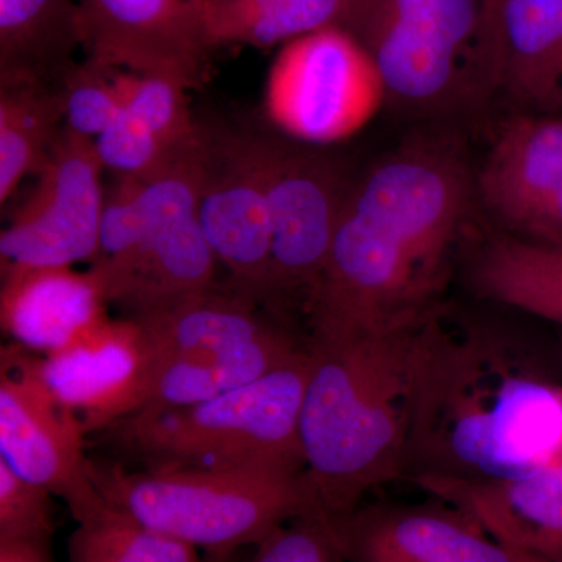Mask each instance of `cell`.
<instances>
[{
  "label": "cell",
  "mask_w": 562,
  "mask_h": 562,
  "mask_svg": "<svg viewBox=\"0 0 562 562\" xmlns=\"http://www.w3.org/2000/svg\"><path fill=\"white\" fill-rule=\"evenodd\" d=\"M562 461V387L512 331L436 302L414 351L406 479H512Z\"/></svg>",
  "instance_id": "1"
},
{
  "label": "cell",
  "mask_w": 562,
  "mask_h": 562,
  "mask_svg": "<svg viewBox=\"0 0 562 562\" xmlns=\"http://www.w3.org/2000/svg\"><path fill=\"white\" fill-rule=\"evenodd\" d=\"M475 194L465 151L446 135L409 139L351 183L308 327L394 319L436 303Z\"/></svg>",
  "instance_id": "2"
},
{
  "label": "cell",
  "mask_w": 562,
  "mask_h": 562,
  "mask_svg": "<svg viewBox=\"0 0 562 562\" xmlns=\"http://www.w3.org/2000/svg\"><path fill=\"white\" fill-rule=\"evenodd\" d=\"M425 312L310 330L303 479L322 516H346L366 494L403 476Z\"/></svg>",
  "instance_id": "3"
},
{
  "label": "cell",
  "mask_w": 562,
  "mask_h": 562,
  "mask_svg": "<svg viewBox=\"0 0 562 562\" xmlns=\"http://www.w3.org/2000/svg\"><path fill=\"white\" fill-rule=\"evenodd\" d=\"M335 25L409 116H468L503 91L502 0H341Z\"/></svg>",
  "instance_id": "4"
},
{
  "label": "cell",
  "mask_w": 562,
  "mask_h": 562,
  "mask_svg": "<svg viewBox=\"0 0 562 562\" xmlns=\"http://www.w3.org/2000/svg\"><path fill=\"white\" fill-rule=\"evenodd\" d=\"M106 503L151 530L227 562L255 549L281 525L321 514L303 471L286 465L132 469L92 460ZM322 516V514H321Z\"/></svg>",
  "instance_id": "5"
},
{
  "label": "cell",
  "mask_w": 562,
  "mask_h": 562,
  "mask_svg": "<svg viewBox=\"0 0 562 562\" xmlns=\"http://www.w3.org/2000/svg\"><path fill=\"white\" fill-rule=\"evenodd\" d=\"M308 353L257 382L194 405L144 408L99 432L139 469L286 465L305 471L301 414Z\"/></svg>",
  "instance_id": "6"
},
{
  "label": "cell",
  "mask_w": 562,
  "mask_h": 562,
  "mask_svg": "<svg viewBox=\"0 0 562 562\" xmlns=\"http://www.w3.org/2000/svg\"><path fill=\"white\" fill-rule=\"evenodd\" d=\"M146 228L121 257L92 262L109 305L143 319L220 284L216 260L199 221V180L176 168L144 183Z\"/></svg>",
  "instance_id": "7"
},
{
  "label": "cell",
  "mask_w": 562,
  "mask_h": 562,
  "mask_svg": "<svg viewBox=\"0 0 562 562\" xmlns=\"http://www.w3.org/2000/svg\"><path fill=\"white\" fill-rule=\"evenodd\" d=\"M351 183L327 151L272 136L271 260L262 305L284 324L292 310L308 313Z\"/></svg>",
  "instance_id": "8"
},
{
  "label": "cell",
  "mask_w": 562,
  "mask_h": 562,
  "mask_svg": "<svg viewBox=\"0 0 562 562\" xmlns=\"http://www.w3.org/2000/svg\"><path fill=\"white\" fill-rule=\"evenodd\" d=\"M272 136L201 124L198 214L225 286L262 305L271 260ZM265 306V305H262Z\"/></svg>",
  "instance_id": "9"
},
{
  "label": "cell",
  "mask_w": 562,
  "mask_h": 562,
  "mask_svg": "<svg viewBox=\"0 0 562 562\" xmlns=\"http://www.w3.org/2000/svg\"><path fill=\"white\" fill-rule=\"evenodd\" d=\"M382 98L379 77L360 44L338 25L306 33L281 47L269 70V120L306 144L350 135Z\"/></svg>",
  "instance_id": "10"
},
{
  "label": "cell",
  "mask_w": 562,
  "mask_h": 562,
  "mask_svg": "<svg viewBox=\"0 0 562 562\" xmlns=\"http://www.w3.org/2000/svg\"><path fill=\"white\" fill-rule=\"evenodd\" d=\"M102 172L94 140L63 127L35 173V188L0 233V268L94 261L105 202Z\"/></svg>",
  "instance_id": "11"
},
{
  "label": "cell",
  "mask_w": 562,
  "mask_h": 562,
  "mask_svg": "<svg viewBox=\"0 0 562 562\" xmlns=\"http://www.w3.org/2000/svg\"><path fill=\"white\" fill-rule=\"evenodd\" d=\"M87 436L76 413L55 401L18 344L0 357V458L69 506L76 522L109 503L92 482Z\"/></svg>",
  "instance_id": "12"
},
{
  "label": "cell",
  "mask_w": 562,
  "mask_h": 562,
  "mask_svg": "<svg viewBox=\"0 0 562 562\" xmlns=\"http://www.w3.org/2000/svg\"><path fill=\"white\" fill-rule=\"evenodd\" d=\"M25 358L55 401L79 416L88 435L138 412L157 364L146 331L131 317H109L65 349L49 355L25 350Z\"/></svg>",
  "instance_id": "13"
},
{
  "label": "cell",
  "mask_w": 562,
  "mask_h": 562,
  "mask_svg": "<svg viewBox=\"0 0 562 562\" xmlns=\"http://www.w3.org/2000/svg\"><path fill=\"white\" fill-rule=\"evenodd\" d=\"M475 194L502 232L562 247V114L506 122L475 176Z\"/></svg>",
  "instance_id": "14"
},
{
  "label": "cell",
  "mask_w": 562,
  "mask_h": 562,
  "mask_svg": "<svg viewBox=\"0 0 562 562\" xmlns=\"http://www.w3.org/2000/svg\"><path fill=\"white\" fill-rule=\"evenodd\" d=\"M87 60L168 77L190 90L201 83L211 52L188 0H77Z\"/></svg>",
  "instance_id": "15"
},
{
  "label": "cell",
  "mask_w": 562,
  "mask_h": 562,
  "mask_svg": "<svg viewBox=\"0 0 562 562\" xmlns=\"http://www.w3.org/2000/svg\"><path fill=\"white\" fill-rule=\"evenodd\" d=\"M346 562H543L495 541L452 505H375L327 517Z\"/></svg>",
  "instance_id": "16"
},
{
  "label": "cell",
  "mask_w": 562,
  "mask_h": 562,
  "mask_svg": "<svg viewBox=\"0 0 562 562\" xmlns=\"http://www.w3.org/2000/svg\"><path fill=\"white\" fill-rule=\"evenodd\" d=\"M413 483L468 514L503 546L562 562V461L512 479L417 476Z\"/></svg>",
  "instance_id": "17"
},
{
  "label": "cell",
  "mask_w": 562,
  "mask_h": 562,
  "mask_svg": "<svg viewBox=\"0 0 562 562\" xmlns=\"http://www.w3.org/2000/svg\"><path fill=\"white\" fill-rule=\"evenodd\" d=\"M109 306L90 272L70 266L2 268V330L32 353L65 349L109 319Z\"/></svg>",
  "instance_id": "18"
},
{
  "label": "cell",
  "mask_w": 562,
  "mask_h": 562,
  "mask_svg": "<svg viewBox=\"0 0 562 562\" xmlns=\"http://www.w3.org/2000/svg\"><path fill=\"white\" fill-rule=\"evenodd\" d=\"M303 351L305 342L290 328H281L243 346L166 358L155 364L139 409L176 408L221 397L290 364Z\"/></svg>",
  "instance_id": "19"
},
{
  "label": "cell",
  "mask_w": 562,
  "mask_h": 562,
  "mask_svg": "<svg viewBox=\"0 0 562 562\" xmlns=\"http://www.w3.org/2000/svg\"><path fill=\"white\" fill-rule=\"evenodd\" d=\"M135 321L149 338L155 362L243 346L290 328L260 303L224 283Z\"/></svg>",
  "instance_id": "20"
},
{
  "label": "cell",
  "mask_w": 562,
  "mask_h": 562,
  "mask_svg": "<svg viewBox=\"0 0 562 562\" xmlns=\"http://www.w3.org/2000/svg\"><path fill=\"white\" fill-rule=\"evenodd\" d=\"M503 91L525 113L562 114V0H502Z\"/></svg>",
  "instance_id": "21"
},
{
  "label": "cell",
  "mask_w": 562,
  "mask_h": 562,
  "mask_svg": "<svg viewBox=\"0 0 562 562\" xmlns=\"http://www.w3.org/2000/svg\"><path fill=\"white\" fill-rule=\"evenodd\" d=\"M79 49L77 0H0V83L61 85Z\"/></svg>",
  "instance_id": "22"
},
{
  "label": "cell",
  "mask_w": 562,
  "mask_h": 562,
  "mask_svg": "<svg viewBox=\"0 0 562 562\" xmlns=\"http://www.w3.org/2000/svg\"><path fill=\"white\" fill-rule=\"evenodd\" d=\"M469 277L487 301L562 327V247L497 232L480 244Z\"/></svg>",
  "instance_id": "23"
},
{
  "label": "cell",
  "mask_w": 562,
  "mask_h": 562,
  "mask_svg": "<svg viewBox=\"0 0 562 562\" xmlns=\"http://www.w3.org/2000/svg\"><path fill=\"white\" fill-rule=\"evenodd\" d=\"M206 49L288 44L335 25L341 0H191Z\"/></svg>",
  "instance_id": "24"
},
{
  "label": "cell",
  "mask_w": 562,
  "mask_h": 562,
  "mask_svg": "<svg viewBox=\"0 0 562 562\" xmlns=\"http://www.w3.org/2000/svg\"><path fill=\"white\" fill-rule=\"evenodd\" d=\"M65 127L61 85L0 83V203L35 176Z\"/></svg>",
  "instance_id": "25"
},
{
  "label": "cell",
  "mask_w": 562,
  "mask_h": 562,
  "mask_svg": "<svg viewBox=\"0 0 562 562\" xmlns=\"http://www.w3.org/2000/svg\"><path fill=\"white\" fill-rule=\"evenodd\" d=\"M68 562H206L188 543L151 530L109 505L77 522L68 539Z\"/></svg>",
  "instance_id": "26"
},
{
  "label": "cell",
  "mask_w": 562,
  "mask_h": 562,
  "mask_svg": "<svg viewBox=\"0 0 562 562\" xmlns=\"http://www.w3.org/2000/svg\"><path fill=\"white\" fill-rule=\"evenodd\" d=\"M122 109L143 122L154 135L172 149L187 146L199 132L192 117L187 90L168 77L114 69Z\"/></svg>",
  "instance_id": "27"
},
{
  "label": "cell",
  "mask_w": 562,
  "mask_h": 562,
  "mask_svg": "<svg viewBox=\"0 0 562 562\" xmlns=\"http://www.w3.org/2000/svg\"><path fill=\"white\" fill-rule=\"evenodd\" d=\"M94 146L103 169H109L114 177H127L143 183L169 168L187 147L172 149L166 146L143 122L124 109L94 139Z\"/></svg>",
  "instance_id": "28"
},
{
  "label": "cell",
  "mask_w": 562,
  "mask_h": 562,
  "mask_svg": "<svg viewBox=\"0 0 562 562\" xmlns=\"http://www.w3.org/2000/svg\"><path fill=\"white\" fill-rule=\"evenodd\" d=\"M65 128L94 140L122 110L114 68L85 58L61 81Z\"/></svg>",
  "instance_id": "29"
},
{
  "label": "cell",
  "mask_w": 562,
  "mask_h": 562,
  "mask_svg": "<svg viewBox=\"0 0 562 562\" xmlns=\"http://www.w3.org/2000/svg\"><path fill=\"white\" fill-rule=\"evenodd\" d=\"M54 497L0 458V542H52L57 530Z\"/></svg>",
  "instance_id": "30"
},
{
  "label": "cell",
  "mask_w": 562,
  "mask_h": 562,
  "mask_svg": "<svg viewBox=\"0 0 562 562\" xmlns=\"http://www.w3.org/2000/svg\"><path fill=\"white\" fill-rule=\"evenodd\" d=\"M250 562H346L327 517L306 514L281 525L260 546Z\"/></svg>",
  "instance_id": "31"
},
{
  "label": "cell",
  "mask_w": 562,
  "mask_h": 562,
  "mask_svg": "<svg viewBox=\"0 0 562 562\" xmlns=\"http://www.w3.org/2000/svg\"><path fill=\"white\" fill-rule=\"evenodd\" d=\"M0 562H54L50 542H0Z\"/></svg>",
  "instance_id": "32"
},
{
  "label": "cell",
  "mask_w": 562,
  "mask_h": 562,
  "mask_svg": "<svg viewBox=\"0 0 562 562\" xmlns=\"http://www.w3.org/2000/svg\"><path fill=\"white\" fill-rule=\"evenodd\" d=\"M206 562H214V561L206 560Z\"/></svg>",
  "instance_id": "33"
},
{
  "label": "cell",
  "mask_w": 562,
  "mask_h": 562,
  "mask_svg": "<svg viewBox=\"0 0 562 562\" xmlns=\"http://www.w3.org/2000/svg\"><path fill=\"white\" fill-rule=\"evenodd\" d=\"M188 2H191V0H188Z\"/></svg>",
  "instance_id": "34"
}]
</instances>
